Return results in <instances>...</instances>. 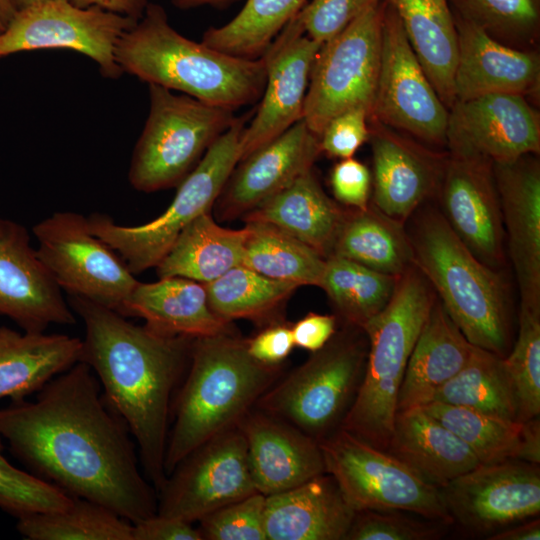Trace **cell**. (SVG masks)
I'll return each mask as SVG.
<instances>
[{
  "mask_svg": "<svg viewBox=\"0 0 540 540\" xmlns=\"http://www.w3.org/2000/svg\"><path fill=\"white\" fill-rule=\"evenodd\" d=\"M137 21L98 7H78L53 0L18 10L0 33V59L11 54L50 48L86 55L107 78L123 74L116 62V45Z\"/></svg>",
  "mask_w": 540,
  "mask_h": 540,
  "instance_id": "cell-14",
  "label": "cell"
},
{
  "mask_svg": "<svg viewBox=\"0 0 540 540\" xmlns=\"http://www.w3.org/2000/svg\"><path fill=\"white\" fill-rule=\"evenodd\" d=\"M354 515L334 478L323 473L266 496V540H345Z\"/></svg>",
  "mask_w": 540,
  "mask_h": 540,
  "instance_id": "cell-26",
  "label": "cell"
},
{
  "mask_svg": "<svg viewBox=\"0 0 540 540\" xmlns=\"http://www.w3.org/2000/svg\"><path fill=\"white\" fill-rule=\"evenodd\" d=\"M406 513L400 510L355 511L345 540H431L441 537L444 523L417 520Z\"/></svg>",
  "mask_w": 540,
  "mask_h": 540,
  "instance_id": "cell-46",
  "label": "cell"
},
{
  "mask_svg": "<svg viewBox=\"0 0 540 540\" xmlns=\"http://www.w3.org/2000/svg\"><path fill=\"white\" fill-rule=\"evenodd\" d=\"M370 112L362 107L348 109L333 117L320 135L321 152L347 159L369 140Z\"/></svg>",
  "mask_w": 540,
  "mask_h": 540,
  "instance_id": "cell-48",
  "label": "cell"
},
{
  "mask_svg": "<svg viewBox=\"0 0 540 540\" xmlns=\"http://www.w3.org/2000/svg\"><path fill=\"white\" fill-rule=\"evenodd\" d=\"M452 11L458 33V55L453 81L455 102L490 94H518L528 99L538 98V51L505 45Z\"/></svg>",
  "mask_w": 540,
  "mask_h": 540,
  "instance_id": "cell-23",
  "label": "cell"
},
{
  "mask_svg": "<svg viewBox=\"0 0 540 540\" xmlns=\"http://www.w3.org/2000/svg\"><path fill=\"white\" fill-rule=\"evenodd\" d=\"M436 294L412 265L397 278L387 305L361 328L368 352L363 379L341 428L386 450L410 354Z\"/></svg>",
  "mask_w": 540,
  "mask_h": 540,
  "instance_id": "cell-6",
  "label": "cell"
},
{
  "mask_svg": "<svg viewBox=\"0 0 540 540\" xmlns=\"http://www.w3.org/2000/svg\"><path fill=\"white\" fill-rule=\"evenodd\" d=\"M421 408L458 436L481 464L506 460L540 463L539 417L509 421L437 401Z\"/></svg>",
  "mask_w": 540,
  "mask_h": 540,
  "instance_id": "cell-33",
  "label": "cell"
},
{
  "mask_svg": "<svg viewBox=\"0 0 540 540\" xmlns=\"http://www.w3.org/2000/svg\"><path fill=\"white\" fill-rule=\"evenodd\" d=\"M149 113L128 179L141 192L178 186L236 120L234 110L148 84Z\"/></svg>",
  "mask_w": 540,
  "mask_h": 540,
  "instance_id": "cell-8",
  "label": "cell"
},
{
  "mask_svg": "<svg viewBox=\"0 0 540 540\" xmlns=\"http://www.w3.org/2000/svg\"><path fill=\"white\" fill-rule=\"evenodd\" d=\"M385 0L370 7L318 50L304 101L303 120L317 136L336 115L374 102L381 59Z\"/></svg>",
  "mask_w": 540,
  "mask_h": 540,
  "instance_id": "cell-11",
  "label": "cell"
},
{
  "mask_svg": "<svg viewBox=\"0 0 540 540\" xmlns=\"http://www.w3.org/2000/svg\"><path fill=\"white\" fill-rule=\"evenodd\" d=\"M0 435L29 473L70 497L104 505L132 523L157 513L136 443L92 370L77 362L33 401L0 408Z\"/></svg>",
  "mask_w": 540,
  "mask_h": 540,
  "instance_id": "cell-1",
  "label": "cell"
},
{
  "mask_svg": "<svg viewBox=\"0 0 540 540\" xmlns=\"http://www.w3.org/2000/svg\"><path fill=\"white\" fill-rule=\"evenodd\" d=\"M16 12L11 0H0V33L5 30Z\"/></svg>",
  "mask_w": 540,
  "mask_h": 540,
  "instance_id": "cell-56",
  "label": "cell"
},
{
  "mask_svg": "<svg viewBox=\"0 0 540 540\" xmlns=\"http://www.w3.org/2000/svg\"><path fill=\"white\" fill-rule=\"evenodd\" d=\"M16 10H21L30 6L38 5L53 0H11Z\"/></svg>",
  "mask_w": 540,
  "mask_h": 540,
  "instance_id": "cell-57",
  "label": "cell"
},
{
  "mask_svg": "<svg viewBox=\"0 0 540 540\" xmlns=\"http://www.w3.org/2000/svg\"><path fill=\"white\" fill-rule=\"evenodd\" d=\"M121 315L140 317L148 328L167 336L194 339L231 331L230 322L211 310L204 284L182 277L139 282Z\"/></svg>",
  "mask_w": 540,
  "mask_h": 540,
  "instance_id": "cell-27",
  "label": "cell"
},
{
  "mask_svg": "<svg viewBox=\"0 0 540 540\" xmlns=\"http://www.w3.org/2000/svg\"><path fill=\"white\" fill-rule=\"evenodd\" d=\"M322 44L308 37L295 15L263 53L267 76L260 105L240 140V160L303 118L311 68Z\"/></svg>",
  "mask_w": 540,
  "mask_h": 540,
  "instance_id": "cell-19",
  "label": "cell"
},
{
  "mask_svg": "<svg viewBox=\"0 0 540 540\" xmlns=\"http://www.w3.org/2000/svg\"><path fill=\"white\" fill-rule=\"evenodd\" d=\"M255 492L246 442L236 426L183 458L157 493V513L190 523Z\"/></svg>",
  "mask_w": 540,
  "mask_h": 540,
  "instance_id": "cell-15",
  "label": "cell"
},
{
  "mask_svg": "<svg viewBox=\"0 0 540 540\" xmlns=\"http://www.w3.org/2000/svg\"><path fill=\"white\" fill-rule=\"evenodd\" d=\"M115 58L123 73L147 84L231 110L260 100L267 76L263 55L237 57L192 41L154 3L120 37Z\"/></svg>",
  "mask_w": 540,
  "mask_h": 540,
  "instance_id": "cell-3",
  "label": "cell"
},
{
  "mask_svg": "<svg viewBox=\"0 0 540 540\" xmlns=\"http://www.w3.org/2000/svg\"><path fill=\"white\" fill-rule=\"evenodd\" d=\"M237 427L259 493H280L325 473L319 442L286 421L253 407Z\"/></svg>",
  "mask_w": 540,
  "mask_h": 540,
  "instance_id": "cell-25",
  "label": "cell"
},
{
  "mask_svg": "<svg viewBox=\"0 0 540 540\" xmlns=\"http://www.w3.org/2000/svg\"><path fill=\"white\" fill-rule=\"evenodd\" d=\"M242 265L268 278L295 285L321 286L326 258L281 229L247 221Z\"/></svg>",
  "mask_w": 540,
  "mask_h": 540,
  "instance_id": "cell-37",
  "label": "cell"
},
{
  "mask_svg": "<svg viewBox=\"0 0 540 540\" xmlns=\"http://www.w3.org/2000/svg\"><path fill=\"white\" fill-rule=\"evenodd\" d=\"M320 153L319 136L303 119L296 122L238 162L217 199L221 216L249 213L312 170Z\"/></svg>",
  "mask_w": 540,
  "mask_h": 540,
  "instance_id": "cell-24",
  "label": "cell"
},
{
  "mask_svg": "<svg viewBox=\"0 0 540 540\" xmlns=\"http://www.w3.org/2000/svg\"><path fill=\"white\" fill-rule=\"evenodd\" d=\"M410 218L406 231L413 265L466 339L504 358L510 348L511 317L500 272L466 247L438 209L421 206Z\"/></svg>",
  "mask_w": 540,
  "mask_h": 540,
  "instance_id": "cell-5",
  "label": "cell"
},
{
  "mask_svg": "<svg viewBox=\"0 0 540 540\" xmlns=\"http://www.w3.org/2000/svg\"><path fill=\"white\" fill-rule=\"evenodd\" d=\"M294 346L291 327L280 323L273 324L246 340L250 356L262 364L271 366L280 365Z\"/></svg>",
  "mask_w": 540,
  "mask_h": 540,
  "instance_id": "cell-50",
  "label": "cell"
},
{
  "mask_svg": "<svg viewBox=\"0 0 540 540\" xmlns=\"http://www.w3.org/2000/svg\"><path fill=\"white\" fill-rule=\"evenodd\" d=\"M248 231L221 227L202 214L178 235L155 267L159 278L182 277L207 284L242 265Z\"/></svg>",
  "mask_w": 540,
  "mask_h": 540,
  "instance_id": "cell-34",
  "label": "cell"
},
{
  "mask_svg": "<svg viewBox=\"0 0 540 540\" xmlns=\"http://www.w3.org/2000/svg\"><path fill=\"white\" fill-rule=\"evenodd\" d=\"M211 310L222 320L269 317L298 288L274 280L243 265L236 266L219 278L204 284Z\"/></svg>",
  "mask_w": 540,
  "mask_h": 540,
  "instance_id": "cell-41",
  "label": "cell"
},
{
  "mask_svg": "<svg viewBox=\"0 0 540 540\" xmlns=\"http://www.w3.org/2000/svg\"><path fill=\"white\" fill-rule=\"evenodd\" d=\"M325 473L355 511L400 510L446 525L453 523L440 487L406 463L339 428L319 441Z\"/></svg>",
  "mask_w": 540,
  "mask_h": 540,
  "instance_id": "cell-10",
  "label": "cell"
},
{
  "mask_svg": "<svg viewBox=\"0 0 540 540\" xmlns=\"http://www.w3.org/2000/svg\"><path fill=\"white\" fill-rule=\"evenodd\" d=\"M32 232L38 257L61 290L122 313L139 281L121 256L90 231L87 217L55 212Z\"/></svg>",
  "mask_w": 540,
  "mask_h": 540,
  "instance_id": "cell-12",
  "label": "cell"
},
{
  "mask_svg": "<svg viewBox=\"0 0 540 540\" xmlns=\"http://www.w3.org/2000/svg\"><path fill=\"white\" fill-rule=\"evenodd\" d=\"M528 154L493 163L520 305L540 309V163Z\"/></svg>",
  "mask_w": 540,
  "mask_h": 540,
  "instance_id": "cell-22",
  "label": "cell"
},
{
  "mask_svg": "<svg viewBox=\"0 0 540 540\" xmlns=\"http://www.w3.org/2000/svg\"><path fill=\"white\" fill-rule=\"evenodd\" d=\"M446 146L450 153L481 156L493 163L539 155V112L518 94L457 101L449 109Z\"/></svg>",
  "mask_w": 540,
  "mask_h": 540,
  "instance_id": "cell-18",
  "label": "cell"
},
{
  "mask_svg": "<svg viewBox=\"0 0 540 540\" xmlns=\"http://www.w3.org/2000/svg\"><path fill=\"white\" fill-rule=\"evenodd\" d=\"M453 522L495 533L540 512L539 464L506 460L480 464L441 487Z\"/></svg>",
  "mask_w": 540,
  "mask_h": 540,
  "instance_id": "cell-16",
  "label": "cell"
},
{
  "mask_svg": "<svg viewBox=\"0 0 540 540\" xmlns=\"http://www.w3.org/2000/svg\"><path fill=\"white\" fill-rule=\"evenodd\" d=\"M330 255L395 277L413 265L404 223L387 216L374 204L345 213Z\"/></svg>",
  "mask_w": 540,
  "mask_h": 540,
  "instance_id": "cell-35",
  "label": "cell"
},
{
  "mask_svg": "<svg viewBox=\"0 0 540 540\" xmlns=\"http://www.w3.org/2000/svg\"><path fill=\"white\" fill-rule=\"evenodd\" d=\"M396 11L406 37L441 101L455 102L453 81L458 33L449 0H387Z\"/></svg>",
  "mask_w": 540,
  "mask_h": 540,
  "instance_id": "cell-32",
  "label": "cell"
},
{
  "mask_svg": "<svg viewBox=\"0 0 540 540\" xmlns=\"http://www.w3.org/2000/svg\"><path fill=\"white\" fill-rule=\"evenodd\" d=\"M452 9L497 41L536 50L540 35V0H449Z\"/></svg>",
  "mask_w": 540,
  "mask_h": 540,
  "instance_id": "cell-42",
  "label": "cell"
},
{
  "mask_svg": "<svg viewBox=\"0 0 540 540\" xmlns=\"http://www.w3.org/2000/svg\"><path fill=\"white\" fill-rule=\"evenodd\" d=\"M473 346L436 297L410 354L397 400V412L429 403L468 361Z\"/></svg>",
  "mask_w": 540,
  "mask_h": 540,
  "instance_id": "cell-28",
  "label": "cell"
},
{
  "mask_svg": "<svg viewBox=\"0 0 540 540\" xmlns=\"http://www.w3.org/2000/svg\"><path fill=\"white\" fill-rule=\"evenodd\" d=\"M308 0H247L239 13L202 37L207 46L229 55L258 58Z\"/></svg>",
  "mask_w": 540,
  "mask_h": 540,
  "instance_id": "cell-40",
  "label": "cell"
},
{
  "mask_svg": "<svg viewBox=\"0 0 540 540\" xmlns=\"http://www.w3.org/2000/svg\"><path fill=\"white\" fill-rule=\"evenodd\" d=\"M436 194L453 232L481 262L499 270L505 263V233L493 162L448 152Z\"/></svg>",
  "mask_w": 540,
  "mask_h": 540,
  "instance_id": "cell-17",
  "label": "cell"
},
{
  "mask_svg": "<svg viewBox=\"0 0 540 540\" xmlns=\"http://www.w3.org/2000/svg\"><path fill=\"white\" fill-rule=\"evenodd\" d=\"M170 1L179 8L188 9V8L202 6V5L222 7V6L231 4L236 0H170Z\"/></svg>",
  "mask_w": 540,
  "mask_h": 540,
  "instance_id": "cell-55",
  "label": "cell"
},
{
  "mask_svg": "<svg viewBox=\"0 0 540 540\" xmlns=\"http://www.w3.org/2000/svg\"><path fill=\"white\" fill-rule=\"evenodd\" d=\"M346 325L301 366L278 379L254 407L318 442L339 429L360 388L368 352L363 329Z\"/></svg>",
  "mask_w": 540,
  "mask_h": 540,
  "instance_id": "cell-7",
  "label": "cell"
},
{
  "mask_svg": "<svg viewBox=\"0 0 540 540\" xmlns=\"http://www.w3.org/2000/svg\"><path fill=\"white\" fill-rule=\"evenodd\" d=\"M81 351L79 337L0 326V399L17 401L36 394L80 362Z\"/></svg>",
  "mask_w": 540,
  "mask_h": 540,
  "instance_id": "cell-29",
  "label": "cell"
},
{
  "mask_svg": "<svg viewBox=\"0 0 540 540\" xmlns=\"http://www.w3.org/2000/svg\"><path fill=\"white\" fill-rule=\"evenodd\" d=\"M72 4L87 8L98 7L138 21L148 4L147 0H68Z\"/></svg>",
  "mask_w": 540,
  "mask_h": 540,
  "instance_id": "cell-53",
  "label": "cell"
},
{
  "mask_svg": "<svg viewBox=\"0 0 540 540\" xmlns=\"http://www.w3.org/2000/svg\"><path fill=\"white\" fill-rule=\"evenodd\" d=\"M0 315L23 331L72 325L75 313L31 245L22 225L0 217Z\"/></svg>",
  "mask_w": 540,
  "mask_h": 540,
  "instance_id": "cell-20",
  "label": "cell"
},
{
  "mask_svg": "<svg viewBox=\"0 0 540 540\" xmlns=\"http://www.w3.org/2000/svg\"><path fill=\"white\" fill-rule=\"evenodd\" d=\"M330 184L335 199L353 209L369 206L372 175L365 164L353 157L341 159L333 167Z\"/></svg>",
  "mask_w": 540,
  "mask_h": 540,
  "instance_id": "cell-49",
  "label": "cell"
},
{
  "mask_svg": "<svg viewBox=\"0 0 540 540\" xmlns=\"http://www.w3.org/2000/svg\"><path fill=\"white\" fill-rule=\"evenodd\" d=\"M397 278L330 255L320 288L346 324L362 327L387 305Z\"/></svg>",
  "mask_w": 540,
  "mask_h": 540,
  "instance_id": "cell-39",
  "label": "cell"
},
{
  "mask_svg": "<svg viewBox=\"0 0 540 540\" xmlns=\"http://www.w3.org/2000/svg\"><path fill=\"white\" fill-rule=\"evenodd\" d=\"M133 524L108 507L72 497L63 510L17 519L16 530L27 540H133Z\"/></svg>",
  "mask_w": 540,
  "mask_h": 540,
  "instance_id": "cell-38",
  "label": "cell"
},
{
  "mask_svg": "<svg viewBox=\"0 0 540 540\" xmlns=\"http://www.w3.org/2000/svg\"><path fill=\"white\" fill-rule=\"evenodd\" d=\"M294 344L311 353L324 347L337 331V317L308 313L291 326Z\"/></svg>",
  "mask_w": 540,
  "mask_h": 540,
  "instance_id": "cell-52",
  "label": "cell"
},
{
  "mask_svg": "<svg viewBox=\"0 0 540 540\" xmlns=\"http://www.w3.org/2000/svg\"><path fill=\"white\" fill-rule=\"evenodd\" d=\"M489 540H539L540 520L534 518L531 521H521L516 526L506 527L493 533Z\"/></svg>",
  "mask_w": 540,
  "mask_h": 540,
  "instance_id": "cell-54",
  "label": "cell"
},
{
  "mask_svg": "<svg viewBox=\"0 0 540 540\" xmlns=\"http://www.w3.org/2000/svg\"><path fill=\"white\" fill-rule=\"evenodd\" d=\"M382 0H310L296 14L305 34L323 44Z\"/></svg>",
  "mask_w": 540,
  "mask_h": 540,
  "instance_id": "cell-47",
  "label": "cell"
},
{
  "mask_svg": "<svg viewBox=\"0 0 540 540\" xmlns=\"http://www.w3.org/2000/svg\"><path fill=\"white\" fill-rule=\"evenodd\" d=\"M386 450L440 488L481 464L458 436L421 407L397 412Z\"/></svg>",
  "mask_w": 540,
  "mask_h": 540,
  "instance_id": "cell-30",
  "label": "cell"
},
{
  "mask_svg": "<svg viewBox=\"0 0 540 540\" xmlns=\"http://www.w3.org/2000/svg\"><path fill=\"white\" fill-rule=\"evenodd\" d=\"M369 129L372 204L405 223L437 193L446 155L431 152L372 118Z\"/></svg>",
  "mask_w": 540,
  "mask_h": 540,
  "instance_id": "cell-21",
  "label": "cell"
},
{
  "mask_svg": "<svg viewBox=\"0 0 540 540\" xmlns=\"http://www.w3.org/2000/svg\"><path fill=\"white\" fill-rule=\"evenodd\" d=\"M67 302L85 326L80 361L92 368L128 425L143 474L158 493L167 478L174 392L186 374L193 338L157 333L82 297L68 295Z\"/></svg>",
  "mask_w": 540,
  "mask_h": 540,
  "instance_id": "cell-2",
  "label": "cell"
},
{
  "mask_svg": "<svg viewBox=\"0 0 540 540\" xmlns=\"http://www.w3.org/2000/svg\"><path fill=\"white\" fill-rule=\"evenodd\" d=\"M449 109L441 101L385 0L381 59L369 118L432 145H446Z\"/></svg>",
  "mask_w": 540,
  "mask_h": 540,
  "instance_id": "cell-13",
  "label": "cell"
},
{
  "mask_svg": "<svg viewBox=\"0 0 540 540\" xmlns=\"http://www.w3.org/2000/svg\"><path fill=\"white\" fill-rule=\"evenodd\" d=\"M188 368L172 402L167 476L194 449L236 427L280 375V365L253 359L231 331L194 338Z\"/></svg>",
  "mask_w": 540,
  "mask_h": 540,
  "instance_id": "cell-4",
  "label": "cell"
},
{
  "mask_svg": "<svg viewBox=\"0 0 540 540\" xmlns=\"http://www.w3.org/2000/svg\"><path fill=\"white\" fill-rule=\"evenodd\" d=\"M0 435V509L19 519L34 514L66 509L72 497L28 471L11 464L3 454Z\"/></svg>",
  "mask_w": 540,
  "mask_h": 540,
  "instance_id": "cell-44",
  "label": "cell"
},
{
  "mask_svg": "<svg viewBox=\"0 0 540 540\" xmlns=\"http://www.w3.org/2000/svg\"><path fill=\"white\" fill-rule=\"evenodd\" d=\"M246 116L237 117L208 148L178 185L169 207L156 219L137 226H123L107 215L87 217L90 231L115 250L133 274L156 267L180 232L209 212L240 161V140L247 125Z\"/></svg>",
  "mask_w": 540,
  "mask_h": 540,
  "instance_id": "cell-9",
  "label": "cell"
},
{
  "mask_svg": "<svg viewBox=\"0 0 540 540\" xmlns=\"http://www.w3.org/2000/svg\"><path fill=\"white\" fill-rule=\"evenodd\" d=\"M432 401L518 422L516 393L504 358L477 346L464 367L436 390Z\"/></svg>",
  "mask_w": 540,
  "mask_h": 540,
  "instance_id": "cell-36",
  "label": "cell"
},
{
  "mask_svg": "<svg viewBox=\"0 0 540 540\" xmlns=\"http://www.w3.org/2000/svg\"><path fill=\"white\" fill-rule=\"evenodd\" d=\"M132 524L133 540H202L193 523L158 513Z\"/></svg>",
  "mask_w": 540,
  "mask_h": 540,
  "instance_id": "cell-51",
  "label": "cell"
},
{
  "mask_svg": "<svg viewBox=\"0 0 540 540\" xmlns=\"http://www.w3.org/2000/svg\"><path fill=\"white\" fill-rule=\"evenodd\" d=\"M265 503L255 492L207 514L198 521L202 540H266Z\"/></svg>",
  "mask_w": 540,
  "mask_h": 540,
  "instance_id": "cell-45",
  "label": "cell"
},
{
  "mask_svg": "<svg viewBox=\"0 0 540 540\" xmlns=\"http://www.w3.org/2000/svg\"><path fill=\"white\" fill-rule=\"evenodd\" d=\"M345 213L309 170L247 213L245 219L271 224L327 258Z\"/></svg>",
  "mask_w": 540,
  "mask_h": 540,
  "instance_id": "cell-31",
  "label": "cell"
},
{
  "mask_svg": "<svg viewBox=\"0 0 540 540\" xmlns=\"http://www.w3.org/2000/svg\"><path fill=\"white\" fill-rule=\"evenodd\" d=\"M504 362L514 385L518 422L540 414V309L520 305L519 330Z\"/></svg>",
  "mask_w": 540,
  "mask_h": 540,
  "instance_id": "cell-43",
  "label": "cell"
}]
</instances>
